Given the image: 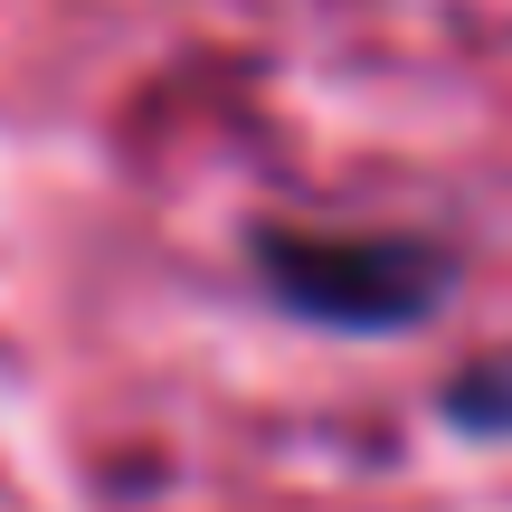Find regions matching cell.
Instances as JSON below:
<instances>
[{
	"mask_svg": "<svg viewBox=\"0 0 512 512\" xmlns=\"http://www.w3.org/2000/svg\"><path fill=\"white\" fill-rule=\"evenodd\" d=\"M266 266H275V285L294 294L304 313H332V323H408V313L427 304V256H408V247H266Z\"/></svg>",
	"mask_w": 512,
	"mask_h": 512,
	"instance_id": "obj_1",
	"label": "cell"
}]
</instances>
